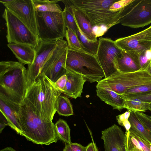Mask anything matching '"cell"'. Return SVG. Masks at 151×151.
Wrapping results in <instances>:
<instances>
[{
  "instance_id": "1",
  "label": "cell",
  "mask_w": 151,
  "mask_h": 151,
  "mask_svg": "<svg viewBox=\"0 0 151 151\" xmlns=\"http://www.w3.org/2000/svg\"><path fill=\"white\" fill-rule=\"evenodd\" d=\"M13 104L21 127V136L40 145H49L60 139L52 120L39 115L26 98L21 105Z\"/></svg>"
},
{
  "instance_id": "2",
  "label": "cell",
  "mask_w": 151,
  "mask_h": 151,
  "mask_svg": "<svg viewBox=\"0 0 151 151\" xmlns=\"http://www.w3.org/2000/svg\"><path fill=\"white\" fill-rule=\"evenodd\" d=\"M62 93L54 83L42 73L27 89L25 98L39 115L52 120L57 111L58 98Z\"/></svg>"
},
{
  "instance_id": "3",
  "label": "cell",
  "mask_w": 151,
  "mask_h": 151,
  "mask_svg": "<svg viewBox=\"0 0 151 151\" xmlns=\"http://www.w3.org/2000/svg\"><path fill=\"white\" fill-rule=\"evenodd\" d=\"M27 70L22 64L14 61L0 62V94L22 104L27 91Z\"/></svg>"
},
{
  "instance_id": "4",
  "label": "cell",
  "mask_w": 151,
  "mask_h": 151,
  "mask_svg": "<svg viewBox=\"0 0 151 151\" xmlns=\"http://www.w3.org/2000/svg\"><path fill=\"white\" fill-rule=\"evenodd\" d=\"M117 0H70L73 5L86 15L93 27H104L108 29L120 23L122 19L136 3L134 0L130 4L120 11H110V7Z\"/></svg>"
},
{
  "instance_id": "5",
  "label": "cell",
  "mask_w": 151,
  "mask_h": 151,
  "mask_svg": "<svg viewBox=\"0 0 151 151\" xmlns=\"http://www.w3.org/2000/svg\"><path fill=\"white\" fill-rule=\"evenodd\" d=\"M66 68L68 71L79 74L86 81L98 82L105 77L96 55L68 48Z\"/></svg>"
},
{
  "instance_id": "6",
  "label": "cell",
  "mask_w": 151,
  "mask_h": 151,
  "mask_svg": "<svg viewBox=\"0 0 151 151\" xmlns=\"http://www.w3.org/2000/svg\"><path fill=\"white\" fill-rule=\"evenodd\" d=\"M38 37L40 41L63 39L66 29L63 11L40 12L36 11Z\"/></svg>"
},
{
  "instance_id": "7",
  "label": "cell",
  "mask_w": 151,
  "mask_h": 151,
  "mask_svg": "<svg viewBox=\"0 0 151 151\" xmlns=\"http://www.w3.org/2000/svg\"><path fill=\"white\" fill-rule=\"evenodd\" d=\"M6 27V37L9 43L30 45L36 50L40 42L37 36L17 16L5 8L2 15Z\"/></svg>"
},
{
  "instance_id": "8",
  "label": "cell",
  "mask_w": 151,
  "mask_h": 151,
  "mask_svg": "<svg viewBox=\"0 0 151 151\" xmlns=\"http://www.w3.org/2000/svg\"><path fill=\"white\" fill-rule=\"evenodd\" d=\"M99 82L107 85L112 90L122 95L129 89L140 85H151V74L146 68L128 73L117 71Z\"/></svg>"
},
{
  "instance_id": "9",
  "label": "cell",
  "mask_w": 151,
  "mask_h": 151,
  "mask_svg": "<svg viewBox=\"0 0 151 151\" xmlns=\"http://www.w3.org/2000/svg\"><path fill=\"white\" fill-rule=\"evenodd\" d=\"M99 45L96 56L107 78L117 71L116 62L122 56V50L115 41L109 38L99 39Z\"/></svg>"
},
{
  "instance_id": "10",
  "label": "cell",
  "mask_w": 151,
  "mask_h": 151,
  "mask_svg": "<svg viewBox=\"0 0 151 151\" xmlns=\"http://www.w3.org/2000/svg\"><path fill=\"white\" fill-rule=\"evenodd\" d=\"M68 48L67 41L63 39L58 40L56 48L41 70V73L44 74L54 83L67 73L66 62Z\"/></svg>"
},
{
  "instance_id": "11",
  "label": "cell",
  "mask_w": 151,
  "mask_h": 151,
  "mask_svg": "<svg viewBox=\"0 0 151 151\" xmlns=\"http://www.w3.org/2000/svg\"><path fill=\"white\" fill-rule=\"evenodd\" d=\"M58 40L40 41L33 63L27 70V89L35 82L43 66L56 48Z\"/></svg>"
},
{
  "instance_id": "12",
  "label": "cell",
  "mask_w": 151,
  "mask_h": 151,
  "mask_svg": "<svg viewBox=\"0 0 151 151\" xmlns=\"http://www.w3.org/2000/svg\"><path fill=\"white\" fill-rule=\"evenodd\" d=\"M3 4L38 37L36 11L33 0H9Z\"/></svg>"
},
{
  "instance_id": "13",
  "label": "cell",
  "mask_w": 151,
  "mask_h": 151,
  "mask_svg": "<svg viewBox=\"0 0 151 151\" xmlns=\"http://www.w3.org/2000/svg\"><path fill=\"white\" fill-rule=\"evenodd\" d=\"M120 23L133 28L143 27L151 23V0H139Z\"/></svg>"
},
{
  "instance_id": "14",
  "label": "cell",
  "mask_w": 151,
  "mask_h": 151,
  "mask_svg": "<svg viewBox=\"0 0 151 151\" xmlns=\"http://www.w3.org/2000/svg\"><path fill=\"white\" fill-rule=\"evenodd\" d=\"M114 41L122 51H133L139 54L151 50V25L137 33Z\"/></svg>"
},
{
  "instance_id": "15",
  "label": "cell",
  "mask_w": 151,
  "mask_h": 151,
  "mask_svg": "<svg viewBox=\"0 0 151 151\" xmlns=\"http://www.w3.org/2000/svg\"><path fill=\"white\" fill-rule=\"evenodd\" d=\"M101 134L104 151H127L125 133L117 125L102 131Z\"/></svg>"
},
{
  "instance_id": "16",
  "label": "cell",
  "mask_w": 151,
  "mask_h": 151,
  "mask_svg": "<svg viewBox=\"0 0 151 151\" xmlns=\"http://www.w3.org/2000/svg\"><path fill=\"white\" fill-rule=\"evenodd\" d=\"M97 96L114 109L120 111L124 109L125 99L121 95L112 90L107 85L98 82L96 86Z\"/></svg>"
},
{
  "instance_id": "17",
  "label": "cell",
  "mask_w": 151,
  "mask_h": 151,
  "mask_svg": "<svg viewBox=\"0 0 151 151\" xmlns=\"http://www.w3.org/2000/svg\"><path fill=\"white\" fill-rule=\"evenodd\" d=\"M139 55L133 51H122V57L116 60L117 71L121 73H128L141 70Z\"/></svg>"
},
{
  "instance_id": "18",
  "label": "cell",
  "mask_w": 151,
  "mask_h": 151,
  "mask_svg": "<svg viewBox=\"0 0 151 151\" xmlns=\"http://www.w3.org/2000/svg\"><path fill=\"white\" fill-rule=\"evenodd\" d=\"M66 75L67 81L63 93L74 99L81 97L86 80L82 75L76 73L67 71Z\"/></svg>"
},
{
  "instance_id": "19",
  "label": "cell",
  "mask_w": 151,
  "mask_h": 151,
  "mask_svg": "<svg viewBox=\"0 0 151 151\" xmlns=\"http://www.w3.org/2000/svg\"><path fill=\"white\" fill-rule=\"evenodd\" d=\"M73 14L78 27L83 34L90 41L96 42L98 40L94 33L93 27L86 15L81 9L75 6L69 0Z\"/></svg>"
},
{
  "instance_id": "20",
  "label": "cell",
  "mask_w": 151,
  "mask_h": 151,
  "mask_svg": "<svg viewBox=\"0 0 151 151\" xmlns=\"http://www.w3.org/2000/svg\"><path fill=\"white\" fill-rule=\"evenodd\" d=\"M0 111L6 118L9 126L20 135L22 131L13 102L0 94Z\"/></svg>"
},
{
  "instance_id": "21",
  "label": "cell",
  "mask_w": 151,
  "mask_h": 151,
  "mask_svg": "<svg viewBox=\"0 0 151 151\" xmlns=\"http://www.w3.org/2000/svg\"><path fill=\"white\" fill-rule=\"evenodd\" d=\"M7 45L20 63L29 65L33 62L36 50L32 47L14 43H9Z\"/></svg>"
},
{
  "instance_id": "22",
  "label": "cell",
  "mask_w": 151,
  "mask_h": 151,
  "mask_svg": "<svg viewBox=\"0 0 151 151\" xmlns=\"http://www.w3.org/2000/svg\"><path fill=\"white\" fill-rule=\"evenodd\" d=\"M128 120L131 125L130 130L140 135L151 143V132L142 124L135 112L131 111Z\"/></svg>"
},
{
  "instance_id": "23",
  "label": "cell",
  "mask_w": 151,
  "mask_h": 151,
  "mask_svg": "<svg viewBox=\"0 0 151 151\" xmlns=\"http://www.w3.org/2000/svg\"><path fill=\"white\" fill-rule=\"evenodd\" d=\"M36 12H61L62 9L57 3L60 0H33Z\"/></svg>"
},
{
  "instance_id": "24",
  "label": "cell",
  "mask_w": 151,
  "mask_h": 151,
  "mask_svg": "<svg viewBox=\"0 0 151 151\" xmlns=\"http://www.w3.org/2000/svg\"><path fill=\"white\" fill-rule=\"evenodd\" d=\"M124 109L130 111L145 112L150 110L151 103L143 102L137 99H124Z\"/></svg>"
},
{
  "instance_id": "25",
  "label": "cell",
  "mask_w": 151,
  "mask_h": 151,
  "mask_svg": "<svg viewBox=\"0 0 151 151\" xmlns=\"http://www.w3.org/2000/svg\"><path fill=\"white\" fill-rule=\"evenodd\" d=\"M60 1L65 6L63 12L66 28H70L76 33L78 27L73 14L69 0H60Z\"/></svg>"
},
{
  "instance_id": "26",
  "label": "cell",
  "mask_w": 151,
  "mask_h": 151,
  "mask_svg": "<svg viewBox=\"0 0 151 151\" xmlns=\"http://www.w3.org/2000/svg\"><path fill=\"white\" fill-rule=\"evenodd\" d=\"M55 125L60 139L66 144H70L72 143L70 130L66 122L62 119H59Z\"/></svg>"
},
{
  "instance_id": "27",
  "label": "cell",
  "mask_w": 151,
  "mask_h": 151,
  "mask_svg": "<svg viewBox=\"0 0 151 151\" xmlns=\"http://www.w3.org/2000/svg\"><path fill=\"white\" fill-rule=\"evenodd\" d=\"M76 33L84 51L96 55L99 45V40L96 42L90 41L83 34L78 27Z\"/></svg>"
},
{
  "instance_id": "28",
  "label": "cell",
  "mask_w": 151,
  "mask_h": 151,
  "mask_svg": "<svg viewBox=\"0 0 151 151\" xmlns=\"http://www.w3.org/2000/svg\"><path fill=\"white\" fill-rule=\"evenodd\" d=\"M57 112L59 115L69 116L73 114L72 105L68 98L61 95L58 99Z\"/></svg>"
},
{
  "instance_id": "29",
  "label": "cell",
  "mask_w": 151,
  "mask_h": 151,
  "mask_svg": "<svg viewBox=\"0 0 151 151\" xmlns=\"http://www.w3.org/2000/svg\"><path fill=\"white\" fill-rule=\"evenodd\" d=\"M67 40L68 47L71 49L86 52L82 46L76 33L71 29L67 28L65 37Z\"/></svg>"
},
{
  "instance_id": "30",
  "label": "cell",
  "mask_w": 151,
  "mask_h": 151,
  "mask_svg": "<svg viewBox=\"0 0 151 151\" xmlns=\"http://www.w3.org/2000/svg\"><path fill=\"white\" fill-rule=\"evenodd\" d=\"M151 92V85L138 86L127 90L122 95L123 96L143 93Z\"/></svg>"
},
{
  "instance_id": "31",
  "label": "cell",
  "mask_w": 151,
  "mask_h": 151,
  "mask_svg": "<svg viewBox=\"0 0 151 151\" xmlns=\"http://www.w3.org/2000/svg\"><path fill=\"white\" fill-rule=\"evenodd\" d=\"M134 0H117L114 2L110 7V11L117 12L120 11L128 6Z\"/></svg>"
},
{
  "instance_id": "32",
  "label": "cell",
  "mask_w": 151,
  "mask_h": 151,
  "mask_svg": "<svg viewBox=\"0 0 151 151\" xmlns=\"http://www.w3.org/2000/svg\"><path fill=\"white\" fill-rule=\"evenodd\" d=\"M129 131L138 140L143 151H151L150 143L137 133L130 130Z\"/></svg>"
},
{
  "instance_id": "33",
  "label": "cell",
  "mask_w": 151,
  "mask_h": 151,
  "mask_svg": "<svg viewBox=\"0 0 151 151\" xmlns=\"http://www.w3.org/2000/svg\"><path fill=\"white\" fill-rule=\"evenodd\" d=\"M124 99H137L142 101L151 103V92L123 96Z\"/></svg>"
},
{
  "instance_id": "34",
  "label": "cell",
  "mask_w": 151,
  "mask_h": 151,
  "mask_svg": "<svg viewBox=\"0 0 151 151\" xmlns=\"http://www.w3.org/2000/svg\"><path fill=\"white\" fill-rule=\"evenodd\" d=\"M135 112L142 124L151 132V116L146 114L143 112Z\"/></svg>"
},
{
  "instance_id": "35",
  "label": "cell",
  "mask_w": 151,
  "mask_h": 151,
  "mask_svg": "<svg viewBox=\"0 0 151 151\" xmlns=\"http://www.w3.org/2000/svg\"><path fill=\"white\" fill-rule=\"evenodd\" d=\"M67 81V77L66 74L63 75L54 83L56 86L63 93L64 91Z\"/></svg>"
},
{
  "instance_id": "36",
  "label": "cell",
  "mask_w": 151,
  "mask_h": 151,
  "mask_svg": "<svg viewBox=\"0 0 151 151\" xmlns=\"http://www.w3.org/2000/svg\"><path fill=\"white\" fill-rule=\"evenodd\" d=\"M145 52L142 53L139 55V60L141 69L146 68L149 60L146 57Z\"/></svg>"
},
{
  "instance_id": "37",
  "label": "cell",
  "mask_w": 151,
  "mask_h": 151,
  "mask_svg": "<svg viewBox=\"0 0 151 151\" xmlns=\"http://www.w3.org/2000/svg\"><path fill=\"white\" fill-rule=\"evenodd\" d=\"M6 126H9L8 121L4 114L0 111V133Z\"/></svg>"
},
{
  "instance_id": "38",
  "label": "cell",
  "mask_w": 151,
  "mask_h": 151,
  "mask_svg": "<svg viewBox=\"0 0 151 151\" xmlns=\"http://www.w3.org/2000/svg\"><path fill=\"white\" fill-rule=\"evenodd\" d=\"M72 151H86L87 146H84L77 143H72L70 144Z\"/></svg>"
},
{
  "instance_id": "39",
  "label": "cell",
  "mask_w": 151,
  "mask_h": 151,
  "mask_svg": "<svg viewBox=\"0 0 151 151\" xmlns=\"http://www.w3.org/2000/svg\"><path fill=\"white\" fill-rule=\"evenodd\" d=\"M122 126H123L125 127L126 132H127L129 130L131 127V125L128 120H125L123 122Z\"/></svg>"
},
{
  "instance_id": "40",
  "label": "cell",
  "mask_w": 151,
  "mask_h": 151,
  "mask_svg": "<svg viewBox=\"0 0 151 151\" xmlns=\"http://www.w3.org/2000/svg\"><path fill=\"white\" fill-rule=\"evenodd\" d=\"M88 130L89 132V133H90V135L91 136V139H92V142L93 143V144L94 149H95V151H99L98 148V147L97 146V145H96V143H95L94 141L93 136V135H92V133L91 132V131L89 128H88Z\"/></svg>"
},
{
  "instance_id": "41",
  "label": "cell",
  "mask_w": 151,
  "mask_h": 151,
  "mask_svg": "<svg viewBox=\"0 0 151 151\" xmlns=\"http://www.w3.org/2000/svg\"><path fill=\"white\" fill-rule=\"evenodd\" d=\"M86 151H95V149L92 142L89 144L87 146V149Z\"/></svg>"
},
{
  "instance_id": "42",
  "label": "cell",
  "mask_w": 151,
  "mask_h": 151,
  "mask_svg": "<svg viewBox=\"0 0 151 151\" xmlns=\"http://www.w3.org/2000/svg\"><path fill=\"white\" fill-rule=\"evenodd\" d=\"M145 55L149 60H150L151 58V50H147L145 52Z\"/></svg>"
},
{
  "instance_id": "43",
  "label": "cell",
  "mask_w": 151,
  "mask_h": 151,
  "mask_svg": "<svg viewBox=\"0 0 151 151\" xmlns=\"http://www.w3.org/2000/svg\"><path fill=\"white\" fill-rule=\"evenodd\" d=\"M146 68L149 73L151 74V60H149Z\"/></svg>"
},
{
  "instance_id": "44",
  "label": "cell",
  "mask_w": 151,
  "mask_h": 151,
  "mask_svg": "<svg viewBox=\"0 0 151 151\" xmlns=\"http://www.w3.org/2000/svg\"><path fill=\"white\" fill-rule=\"evenodd\" d=\"M63 151H72L70 145L66 144L63 149Z\"/></svg>"
},
{
  "instance_id": "45",
  "label": "cell",
  "mask_w": 151,
  "mask_h": 151,
  "mask_svg": "<svg viewBox=\"0 0 151 151\" xmlns=\"http://www.w3.org/2000/svg\"><path fill=\"white\" fill-rule=\"evenodd\" d=\"M150 110L151 111V104H150Z\"/></svg>"
},
{
  "instance_id": "46",
  "label": "cell",
  "mask_w": 151,
  "mask_h": 151,
  "mask_svg": "<svg viewBox=\"0 0 151 151\" xmlns=\"http://www.w3.org/2000/svg\"><path fill=\"white\" fill-rule=\"evenodd\" d=\"M150 60H151V58Z\"/></svg>"
}]
</instances>
